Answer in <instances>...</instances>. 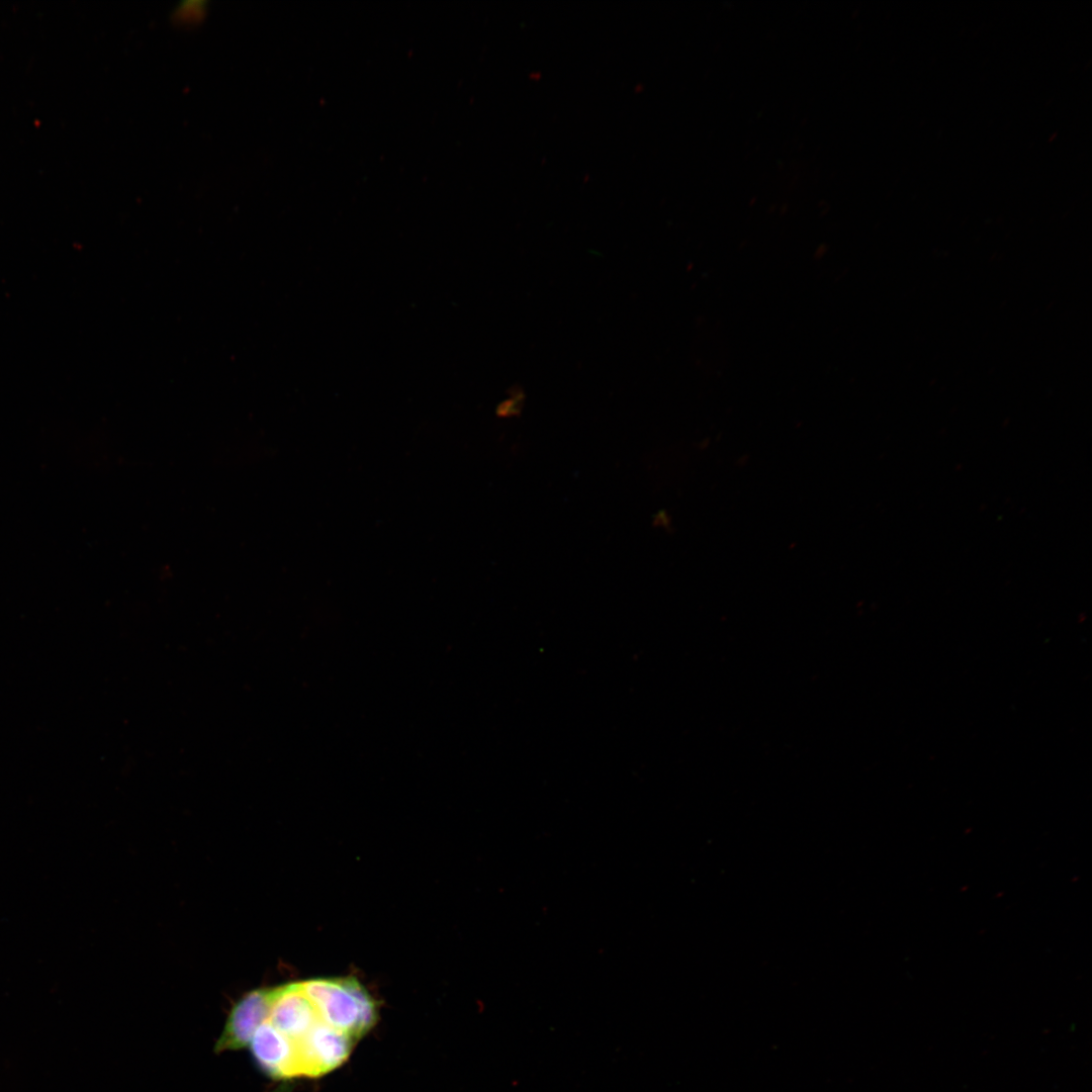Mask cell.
<instances>
[{"mask_svg":"<svg viewBox=\"0 0 1092 1092\" xmlns=\"http://www.w3.org/2000/svg\"><path fill=\"white\" fill-rule=\"evenodd\" d=\"M301 983L325 1023L355 1041L375 1023V1003L355 979H312Z\"/></svg>","mask_w":1092,"mask_h":1092,"instance_id":"1","label":"cell"},{"mask_svg":"<svg viewBox=\"0 0 1092 1092\" xmlns=\"http://www.w3.org/2000/svg\"><path fill=\"white\" fill-rule=\"evenodd\" d=\"M267 1014L266 988L244 995L233 1007L215 1043L216 1052L234 1051L249 1045Z\"/></svg>","mask_w":1092,"mask_h":1092,"instance_id":"2","label":"cell"}]
</instances>
